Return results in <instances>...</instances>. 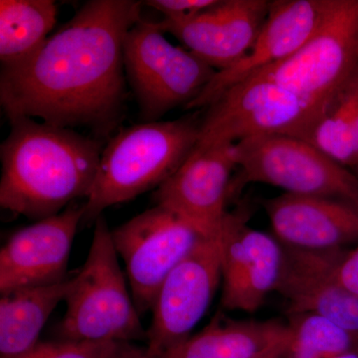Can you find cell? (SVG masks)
<instances>
[{
  "instance_id": "6da1fadb",
  "label": "cell",
  "mask_w": 358,
  "mask_h": 358,
  "mask_svg": "<svg viewBox=\"0 0 358 358\" xmlns=\"http://www.w3.org/2000/svg\"><path fill=\"white\" fill-rule=\"evenodd\" d=\"M143 2L91 0L41 47L1 67L0 103L8 119L32 117L108 134L126 100L122 48Z\"/></svg>"
},
{
  "instance_id": "7a4b0ae2",
  "label": "cell",
  "mask_w": 358,
  "mask_h": 358,
  "mask_svg": "<svg viewBox=\"0 0 358 358\" xmlns=\"http://www.w3.org/2000/svg\"><path fill=\"white\" fill-rule=\"evenodd\" d=\"M9 122L0 148L2 208L39 221L88 199L102 157L100 141L32 117Z\"/></svg>"
},
{
  "instance_id": "3957f363",
  "label": "cell",
  "mask_w": 358,
  "mask_h": 358,
  "mask_svg": "<svg viewBox=\"0 0 358 358\" xmlns=\"http://www.w3.org/2000/svg\"><path fill=\"white\" fill-rule=\"evenodd\" d=\"M200 126L192 117L121 129L103 148L83 222H96L105 209L166 182L192 154Z\"/></svg>"
},
{
  "instance_id": "277c9868",
  "label": "cell",
  "mask_w": 358,
  "mask_h": 358,
  "mask_svg": "<svg viewBox=\"0 0 358 358\" xmlns=\"http://www.w3.org/2000/svg\"><path fill=\"white\" fill-rule=\"evenodd\" d=\"M64 301L66 312L57 329L63 341H147V331L120 265L112 230L102 215L95 222L86 262L73 275Z\"/></svg>"
},
{
  "instance_id": "5b68a950",
  "label": "cell",
  "mask_w": 358,
  "mask_h": 358,
  "mask_svg": "<svg viewBox=\"0 0 358 358\" xmlns=\"http://www.w3.org/2000/svg\"><path fill=\"white\" fill-rule=\"evenodd\" d=\"M239 173L231 194L248 183H265L285 193L343 200L358 206V178L308 141L280 134L234 143Z\"/></svg>"
},
{
  "instance_id": "8992f818",
  "label": "cell",
  "mask_w": 358,
  "mask_h": 358,
  "mask_svg": "<svg viewBox=\"0 0 358 358\" xmlns=\"http://www.w3.org/2000/svg\"><path fill=\"white\" fill-rule=\"evenodd\" d=\"M331 99L313 100L272 82L245 80L207 107L196 145L236 143L263 134L308 141Z\"/></svg>"
},
{
  "instance_id": "52a82bcc",
  "label": "cell",
  "mask_w": 358,
  "mask_h": 358,
  "mask_svg": "<svg viewBox=\"0 0 358 358\" xmlns=\"http://www.w3.org/2000/svg\"><path fill=\"white\" fill-rule=\"evenodd\" d=\"M157 22L141 20L127 33L124 69L145 122H159L178 106L187 107L217 71L182 47L174 46Z\"/></svg>"
},
{
  "instance_id": "ba28073f",
  "label": "cell",
  "mask_w": 358,
  "mask_h": 358,
  "mask_svg": "<svg viewBox=\"0 0 358 358\" xmlns=\"http://www.w3.org/2000/svg\"><path fill=\"white\" fill-rule=\"evenodd\" d=\"M357 67L358 0H333L326 20L307 43L291 57L248 79L272 82L299 95L329 101Z\"/></svg>"
},
{
  "instance_id": "9c48e42d",
  "label": "cell",
  "mask_w": 358,
  "mask_h": 358,
  "mask_svg": "<svg viewBox=\"0 0 358 358\" xmlns=\"http://www.w3.org/2000/svg\"><path fill=\"white\" fill-rule=\"evenodd\" d=\"M206 237L159 204L112 230L115 251L126 266L129 289L141 315L152 312L167 275Z\"/></svg>"
},
{
  "instance_id": "30bf717a",
  "label": "cell",
  "mask_w": 358,
  "mask_h": 358,
  "mask_svg": "<svg viewBox=\"0 0 358 358\" xmlns=\"http://www.w3.org/2000/svg\"><path fill=\"white\" fill-rule=\"evenodd\" d=\"M221 277L219 234L206 237L167 275L152 306L148 358H157L192 336L213 300Z\"/></svg>"
},
{
  "instance_id": "8fae6325",
  "label": "cell",
  "mask_w": 358,
  "mask_h": 358,
  "mask_svg": "<svg viewBox=\"0 0 358 358\" xmlns=\"http://www.w3.org/2000/svg\"><path fill=\"white\" fill-rule=\"evenodd\" d=\"M221 308L254 313L277 291L284 246L275 236L250 227L246 210L227 212L219 231Z\"/></svg>"
},
{
  "instance_id": "7c38bea8",
  "label": "cell",
  "mask_w": 358,
  "mask_h": 358,
  "mask_svg": "<svg viewBox=\"0 0 358 358\" xmlns=\"http://www.w3.org/2000/svg\"><path fill=\"white\" fill-rule=\"evenodd\" d=\"M270 6L267 0H217L193 15L164 18L157 24L220 72L248 55L265 25Z\"/></svg>"
},
{
  "instance_id": "4fadbf2b",
  "label": "cell",
  "mask_w": 358,
  "mask_h": 358,
  "mask_svg": "<svg viewBox=\"0 0 358 358\" xmlns=\"http://www.w3.org/2000/svg\"><path fill=\"white\" fill-rule=\"evenodd\" d=\"M235 169L234 143L196 145L178 171L157 188L155 201L205 236H215L228 212Z\"/></svg>"
},
{
  "instance_id": "5bb4252c",
  "label": "cell",
  "mask_w": 358,
  "mask_h": 358,
  "mask_svg": "<svg viewBox=\"0 0 358 358\" xmlns=\"http://www.w3.org/2000/svg\"><path fill=\"white\" fill-rule=\"evenodd\" d=\"M83 217L84 205L74 203L14 232L0 250V294L68 279L71 249Z\"/></svg>"
},
{
  "instance_id": "9a60e30c",
  "label": "cell",
  "mask_w": 358,
  "mask_h": 358,
  "mask_svg": "<svg viewBox=\"0 0 358 358\" xmlns=\"http://www.w3.org/2000/svg\"><path fill=\"white\" fill-rule=\"evenodd\" d=\"M333 0H274L262 31L241 61L215 74L200 95L187 106L200 109L211 105L231 87L258 71L291 57L319 30Z\"/></svg>"
},
{
  "instance_id": "2e32d148",
  "label": "cell",
  "mask_w": 358,
  "mask_h": 358,
  "mask_svg": "<svg viewBox=\"0 0 358 358\" xmlns=\"http://www.w3.org/2000/svg\"><path fill=\"white\" fill-rule=\"evenodd\" d=\"M274 236L285 246L329 251L358 243V206L343 200L282 193L264 201Z\"/></svg>"
},
{
  "instance_id": "e0dca14e",
  "label": "cell",
  "mask_w": 358,
  "mask_h": 358,
  "mask_svg": "<svg viewBox=\"0 0 358 358\" xmlns=\"http://www.w3.org/2000/svg\"><path fill=\"white\" fill-rule=\"evenodd\" d=\"M282 246L284 264L275 292L288 301L287 315L313 313L358 334V296L334 281L327 251Z\"/></svg>"
},
{
  "instance_id": "ac0fdd59",
  "label": "cell",
  "mask_w": 358,
  "mask_h": 358,
  "mask_svg": "<svg viewBox=\"0 0 358 358\" xmlns=\"http://www.w3.org/2000/svg\"><path fill=\"white\" fill-rule=\"evenodd\" d=\"M289 338L287 322L233 320L218 313L199 334L157 358H260Z\"/></svg>"
},
{
  "instance_id": "d6986e66",
  "label": "cell",
  "mask_w": 358,
  "mask_h": 358,
  "mask_svg": "<svg viewBox=\"0 0 358 358\" xmlns=\"http://www.w3.org/2000/svg\"><path fill=\"white\" fill-rule=\"evenodd\" d=\"M73 275L57 284L1 294L0 358L20 357L39 343L51 313L69 293Z\"/></svg>"
},
{
  "instance_id": "ffe728a7",
  "label": "cell",
  "mask_w": 358,
  "mask_h": 358,
  "mask_svg": "<svg viewBox=\"0 0 358 358\" xmlns=\"http://www.w3.org/2000/svg\"><path fill=\"white\" fill-rule=\"evenodd\" d=\"M57 14V4L52 0H1V67L20 63L38 50L56 25Z\"/></svg>"
},
{
  "instance_id": "44dd1931",
  "label": "cell",
  "mask_w": 358,
  "mask_h": 358,
  "mask_svg": "<svg viewBox=\"0 0 358 358\" xmlns=\"http://www.w3.org/2000/svg\"><path fill=\"white\" fill-rule=\"evenodd\" d=\"M308 143L358 173V67L334 94Z\"/></svg>"
},
{
  "instance_id": "7402d4cb",
  "label": "cell",
  "mask_w": 358,
  "mask_h": 358,
  "mask_svg": "<svg viewBox=\"0 0 358 358\" xmlns=\"http://www.w3.org/2000/svg\"><path fill=\"white\" fill-rule=\"evenodd\" d=\"M285 358H334L358 350V334L313 313H291Z\"/></svg>"
},
{
  "instance_id": "603a6c76",
  "label": "cell",
  "mask_w": 358,
  "mask_h": 358,
  "mask_svg": "<svg viewBox=\"0 0 358 358\" xmlns=\"http://www.w3.org/2000/svg\"><path fill=\"white\" fill-rule=\"evenodd\" d=\"M121 343L39 341L29 352L16 358H112Z\"/></svg>"
},
{
  "instance_id": "cb8c5ba5",
  "label": "cell",
  "mask_w": 358,
  "mask_h": 358,
  "mask_svg": "<svg viewBox=\"0 0 358 358\" xmlns=\"http://www.w3.org/2000/svg\"><path fill=\"white\" fill-rule=\"evenodd\" d=\"M329 272L334 282L358 296V247L327 251Z\"/></svg>"
},
{
  "instance_id": "d4e9b609",
  "label": "cell",
  "mask_w": 358,
  "mask_h": 358,
  "mask_svg": "<svg viewBox=\"0 0 358 358\" xmlns=\"http://www.w3.org/2000/svg\"><path fill=\"white\" fill-rule=\"evenodd\" d=\"M216 1L217 0H150L143 3L164 14V18L176 20L204 10L215 4Z\"/></svg>"
},
{
  "instance_id": "484cf974",
  "label": "cell",
  "mask_w": 358,
  "mask_h": 358,
  "mask_svg": "<svg viewBox=\"0 0 358 358\" xmlns=\"http://www.w3.org/2000/svg\"><path fill=\"white\" fill-rule=\"evenodd\" d=\"M112 358H148L147 350L133 343H121Z\"/></svg>"
},
{
  "instance_id": "4316f807",
  "label": "cell",
  "mask_w": 358,
  "mask_h": 358,
  "mask_svg": "<svg viewBox=\"0 0 358 358\" xmlns=\"http://www.w3.org/2000/svg\"><path fill=\"white\" fill-rule=\"evenodd\" d=\"M287 345H288V343H287ZM287 345L279 346V348H275L272 352H268L267 355L260 358H285Z\"/></svg>"
},
{
  "instance_id": "83f0119b",
  "label": "cell",
  "mask_w": 358,
  "mask_h": 358,
  "mask_svg": "<svg viewBox=\"0 0 358 358\" xmlns=\"http://www.w3.org/2000/svg\"><path fill=\"white\" fill-rule=\"evenodd\" d=\"M334 358H358V350H355V352L345 353V355H339V357H336Z\"/></svg>"
},
{
  "instance_id": "f1b7e54d",
  "label": "cell",
  "mask_w": 358,
  "mask_h": 358,
  "mask_svg": "<svg viewBox=\"0 0 358 358\" xmlns=\"http://www.w3.org/2000/svg\"><path fill=\"white\" fill-rule=\"evenodd\" d=\"M357 178H358V173H357Z\"/></svg>"
}]
</instances>
